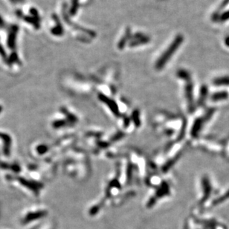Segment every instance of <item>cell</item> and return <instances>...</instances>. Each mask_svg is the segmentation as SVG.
Wrapping results in <instances>:
<instances>
[{"label":"cell","instance_id":"cell-1","mask_svg":"<svg viewBox=\"0 0 229 229\" xmlns=\"http://www.w3.org/2000/svg\"><path fill=\"white\" fill-rule=\"evenodd\" d=\"M202 188H203V197H202V202H204L205 201L208 200L210 196H211V191H212V187L211 182H210L209 179L207 176H204L202 178Z\"/></svg>","mask_w":229,"mask_h":229},{"label":"cell","instance_id":"cell-2","mask_svg":"<svg viewBox=\"0 0 229 229\" xmlns=\"http://www.w3.org/2000/svg\"><path fill=\"white\" fill-rule=\"evenodd\" d=\"M186 95L187 97V101H188L189 104V108L190 110H193V85L191 83L187 84L186 87Z\"/></svg>","mask_w":229,"mask_h":229},{"label":"cell","instance_id":"cell-3","mask_svg":"<svg viewBox=\"0 0 229 229\" xmlns=\"http://www.w3.org/2000/svg\"><path fill=\"white\" fill-rule=\"evenodd\" d=\"M228 98V93L226 91H221L213 94L211 96V100L213 101H224Z\"/></svg>","mask_w":229,"mask_h":229},{"label":"cell","instance_id":"cell-4","mask_svg":"<svg viewBox=\"0 0 229 229\" xmlns=\"http://www.w3.org/2000/svg\"><path fill=\"white\" fill-rule=\"evenodd\" d=\"M203 123H204V120L202 119V118H198V119L196 120L194 124H193L192 132H192L191 134H192L193 136H196L197 135L199 134V132H200L201 129H202Z\"/></svg>","mask_w":229,"mask_h":229},{"label":"cell","instance_id":"cell-5","mask_svg":"<svg viewBox=\"0 0 229 229\" xmlns=\"http://www.w3.org/2000/svg\"><path fill=\"white\" fill-rule=\"evenodd\" d=\"M213 85L217 86H229V76L219 77L213 80Z\"/></svg>","mask_w":229,"mask_h":229},{"label":"cell","instance_id":"cell-6","mask_svg":"<svg viewBox=\"0 0 229 229\" xmlns=\"http://www.w3.org/2000/svg\"><path fill=\"white\" fill-rule=\"evenodd\" d=\"M208 87L205 85H203L202 86L200 90V100H199V103H200V105H202L204 104L206 100V97H207L208 95Z\"/></svg>","mask_w":229,"mask_h":229},{"label":"cell","instance_id":"cell-7","mask_svg":"<svg viewBox=\"0 0 229 229\" xmlns=\"http://www.w3.org/2000/svg\"><path fill=\"white\" fill-rule=\"evenodd\" d=\"M228 199H229V191H227L224 195L218 197V198L216 199L214 201H213L212 204H213V205H217V204H219L222 203L223 202H225V201L228 200Z\"/></svg>","mask_w":229,"mask_h":229},{"label":"cell","instance_id":"cell-8","mask_svg":"<svg viewBox=\"0 0 229 229\" xmlns=\"http://www.w3.org/2000/svg\"><path fill=\"white\" fill-rule=\"evenodd\" d=\"M41 216H43L42 213H30L27 216V217L25 219V222H29V221L33 220V219H38L39 217H40Z\"/></svg>","mask_w":229,"mask_h":229},{"label":"cell","instance_id":"cell-9","mask_svg":"<svg viewBox=\"0 0 229 229\" xmlns=\"http://www.w3.org/2000/svg\"><path fill=\"white\" fill-rule=\"evenodd\" d=\"M219 20H220L221 22H225L226 21V20H229V10L226 11V12L222 13V14L219 16Z\"/></svg>","mask_w":229,"mask_h":229},{"label":"cell","instance_id":"cell-10","mask_svg":"<svg viewBox=\"0 0 229 229\" xmlns=\"http://www.w3.org/2000/svg\"><path fill=\"white\" fill-rule=\"evenodd\" d=\"M229 3V0H224V1H223L222 2V4H221V5H220V6H219V8H218V11H217V12H216V13H217V12H218V11H221V10H222V9L223 8V7H226V5H228V4Z\"/></svg>","mask_w":229,"mask_h":229},{"label":"cell","instance_id":"cell-11","mask_svg":"<svg viewBox=\"0 0 229 229\" xmlns=\"http://www.w3.org/2000/svg\"><path fill=\"white\" fill-rule=\"evenodd\" d=\"M224 43H225V45L227 47H229V35L228 36H226V38H225V40H224Z\"/></svg>","mask_w":229,"mask_h":229}]
</instances>
